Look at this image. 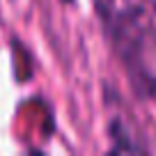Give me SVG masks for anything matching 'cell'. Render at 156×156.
Here are the masks:
<instances>
[]
</instances>
